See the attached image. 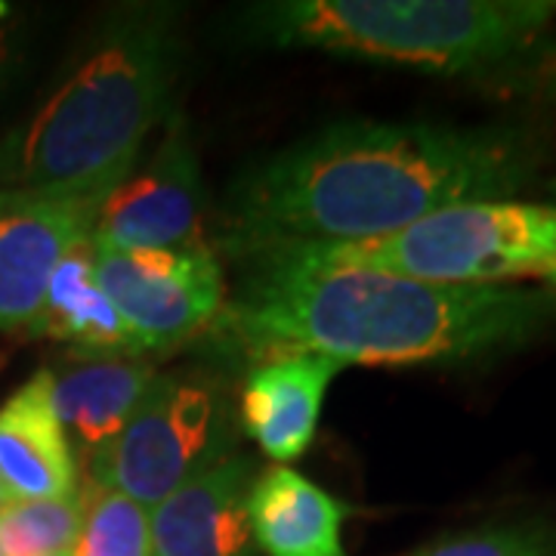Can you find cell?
<instances>
[{
    "instance_id": "cell-7",
    "label": "cell",
    "mask_w": 556,
    "mask_h": 556,
    "mask_svg": "<svg viewBox=\"0 0 556 556\" xmlns=\"http://www.w3.org/2000/svg\"><path fill=\"white\" fill-rule=\"evenodd\" d=\"M93 266L139 356H161L195 340L226 306L223 266L207 241L159 251L93 248Z\"/></svg>"
},
{
    "instance_id": "cell-12",
    "label": "cell",
    "mask_w": 556,
    "mask_h": 556,
    "mask_svg": "<svg viewBox=\"0 0 556 556\" xmlns=\"http://www.w3.org/2000/svg\"><path fill=\"white\" fill-rule=\"evenodd\" d=\"M50 371L53 405L75 460L84 467L118 437L142 393L155 380V362L130 353L68 350Z\"/></svg>"
},
{
    "instance_id": "cell-9",
    "label": "cell",
    "mask_w": 556,
    "mask_h": 556,
    "mask_svg": "<svg viewBox=\"0 0 556 556\" xmlns=\"http://www.w3.org/2000/svg\"><path fill=\"white\" fill-rule=\"evenodd\" d=\"M105 195L0 186V331H28L62 257L90 239Z\"/></svg>"
},
{
    "instance_id": "cell-11",
    "label": "cell",
    "mask_w": 556,
    "mask_h": 556,
    "mask_svg": "<svg viewBox=\"0 0 556 556\" xmlns=\"http://www.w3.org/2000/svg\"><path fill=\"white\" fill-rule=\"evenodd\" d=\"M340 368L334 358L306 350L263 353L241 383V430L281 467L298 460L313 445L321 402Z\"/></svg>"
},
{
    "instance_id": "cell-1",
    "label": "cell",
    "mask_w": 556,
    "mask_h": 556,
    "mask_svg": "<svg viewBox=\"0 0 556 556\" xmlns=\"http://www.w3.org/2000/svg\"><path fill=\"white\" fill-rule=\"evenodd\" d=\"M551 155L544 130L514 121H334L229 182L217 248L248 260L294 244L383 239L455 204L514 201Z\"/></svg>"
},
{
    "instance_id": "cell-3",
    "label": "cell",
    "mask_w": 556,
    "mask_h": 556,
    "mask_svg": "<svg viewBox=\"0 0 556 556\" xmlns=\"http://www.w3.org/2000/svg\"><path fill=\"white\" fill-rule=\"evenodd\" d=\"M179 7L124 3L0 149V186L109 195L170 112Z\"/></svg>"
},
{
    "instance_id": "cell-17",
    "label": "cell",
    "mask_w": 556,
    "mask_h": 556,
    "mask_svg": "<svg viewBox=\"0 0 556 556\" xmlns=\"http://www.w3.org/2000/svg\"><path fill=\"white\" fill-rule=\"evenodd\" d=\"M84 514V485L75 495L13 501L0 510V556H60L72 551Z\"/></svg>"
},
{
    "instance_id": "cell-6",
    "label": "cell",
    "mask_w": 556,
    "mask_h": 556,
    "mask_svg": "<svg viewBox=\"0 0 556 556\" xmlns=\"http://www.w3.org/2000/svg\"><path fill=\"white\" fill-rule=\"evenodd\" d=\"M239 430V412L219 380L155 375L118 437L87 464L84 482L155 510L182 482L236 455Z\"/></svg>"
},
{
    "instance_id": "cell-13",
    "label": "cell",
    "mask_w": 556,
    "mask_h": 556,
    "mask_svg": "<svg viewBox=\"0 0 556 556\" xmlns=\"http://www.w3.org/2000/svg\"><path fill=\"white\" fill-rule=\"evenodd\" d=\"M78 489V460L53 405V380L40 368L0 405V495L13 504Z\"/></svg>"
},
{
    "instance_id": "cell-5",
    "label": "cell",
    "mask_w": 556,
    "mask_h": 556,
    "mask_svg": "<svg viewBox=\"0 0 556 556\" xmlns=\"http://www.w3.org/2000/svg\"><path fill=\"white\" fill-rule=\"evenodd\" d=\"M291 251L331 266L430 285L501 288L504 281L554 273L556 207L517 199L473 201L415 219L383 239L294 244Z\"/></svg>"
},
{
    "instance_id": "cell-2",
    "label": "cell",
    "mask_w": 556,
    "mask_h": 556,
    "mask_svg": "<svg viewBox=\"0 0 556 556\" xmlns=\"http://www.w3.org/2000/svg\"><path fill=\"white\" fill-rule=\"evenodd\" d=\"M214 321L254 356L306 350L338 365H470L517 353L556 321V291L457 288L318 263L291 248L239 260Z\"/></svg>"
},
{
    "instance_id": "cell-20",
    "label": "cell",
    "mask_w": 556,
    "mask_h": 556,
    "mask_svg": "<svg viewBox=\"0 0 556 556\" xmlns=\"http://www.w3.org/2000/svg\"><path fill=\"white\" fill-rule=\"evenodd\" d=\"M544 192H547V199L554 201V207H556V174L551 179H544V186H541Z\"/></svg>"
},
{
    "instance_id": "cell-22",
    "label": "cell",
    "mask_w": 556,
    "mask_h": 556,
    "mask_svg": "<svg viewBox=\"0 0 556 556\" xmlns=\"http://www.w3.org/2000/svg\"><path fill=\"white\" fill-rule=\"evenodd\" d=\"M3 507H7V497L0 495V510H3Z\"/></svg>"
},
{
    "instance_id": "cell-4",
    "label": "cell",
    "mask_w": 556,
    "mask_h": 556,
    "mask_svg": "<svg viewBox=\"0 0 556 556\" xmlns=\"http://www.w3.org/2000/svg\"><path fill=\"white\" fill-rule=\"evenodd\" d=\"M554 22L556 0H266L241 13L254 43L448 78L517 65Z\"/></svg>"
},
{
    "instance_id": "cell-10",
    "label": "cell",
    "mask_w": 556,
    "mask_h": 556,
    "mask_svg": "<svg viewBox=\"0 0 556 556\" xmlns=\"http://www.w3.org/2000/svg\"><path fill=\"white\" fill-rule=\"evenodd\" d=\"M254 457H223L149 510L152 556H263L251 519L248 495L257 479Z\"/></svg>"
},
{
    "instance_id": "cell-14",
    "label": "cell",
    "mask_w": 556,
    "mask_h": 556,
    "mask_svg": "<svg viewBox=\"0 0 556 556\" xmlns=\"http://www.w3.org/2000/svg\"><path fill=\"white\" fill-rule=\"evenodd\" d=\"M346 517L350 504L281 464L260 470L248 495V519L263 556H346L340 541Z\"/></svg>"
},
{
    "instance_id": "cell-21",
    "label": "cell",
    "mask_w": 556,
    "mask_h": 556,
    "mask_svg": "<svg viewBox=\"0 0 556 556\" xmlns=\"http://www.w3.org/2000/svg\"><path fill=\"white\" fill-rule=\"evenodd\" d=\"M544 278H547V281L554 285V291H556V269H554V273H547V276H544Z\"/></svg>"
},
{
    "instance_id": "cell-18",
    "label": "cell",
    "mask_w": 556,
    "mask_h": 556,
    "mask_svg": "<svg viewBox=\"0 0 556 556\" xmlns=\"http://www.w3.org/2000/svg\"><path fill=\"white\" fill-rule=\"evenodd\" d=\"M402 556H556V522L519 519L420 544Z\"/></svg>"
},
{
    "instance_id": "cell-16",
    "label": "cell",
    "mask_w": 556,
    "mask_h": 556,
    "mask_svg": "<svg viewBox=\"0 0 556 556\" xmlns=\"http://www.w3.org/2000/svg\"><path fill=\"white\" fill-rule=\"evenodd\" d=\"M68 556H152L149 510L121 492L84 482V514Z\"/></svg>"
},
{
    "instance_id": "cell-8",
    "label": "cell",
    "mask_w": 556,
    "mask_h": 556,
    "mask_svg": "<svg viewBox=\"0 0 556 556\" xmlns=\"http://www.w3.org/2000/svg\"><path fill=\"white\" fill-rule=\"evenodd\" d=\"M204 177L186 118L174 112L149 159L105 195L90 241L105 251L186 248L204 239Z\"/></svg>"
},
{
    "instance_id": "cell-15",
    "label": "cell",
    "mask_w": 556,
    "mask_h": 556,
    "mask_svg": "<svg viewBox=\"0 0 556 556\" xmlns=\"http://www.w3.org/2000/svg\"><path fill=\"white\" fill-rule=\"evenodd\" d=\"M31 338L65 343L78 353H130L139 356L137 340L118 316L115 303L102 291L93 244L90 239L75 244L47 285L38 318L28 328ZM149 358V356H146Z\"/></svg>"
},
{
    "instance_id": "cell-19",
    "label": "cell",
    "mask_w": 556,
    "mask_h": 556,
    "mask_svg": "<svg viewBox=\"0 0 556 556\" xmlns=\"http://www.w3.org/2000/svg\"><path fill=\"white\" fill-rule=\"evenodd\" d=\"M22 60V35L16 25L0 22V90L16 75Z\"/></svg>"
},
{
    "instance_id": "cell-23",
    "label": "cell",
    "mask_w": 556,
    "mask_h": 556,
    "mask_svg": "<svg viewBox=\"0 0 556 556\" xmlns=\"http://www.w3.org/2000/svg\"><path fill=\"white\" fill-rule=\"evenodd\" d=\"M60 556H68V554H60Z\"/></svg>"
}]
</instances>
